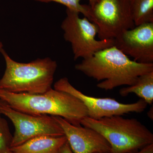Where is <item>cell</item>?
I'll use <instances>...</instances> for the list:
<instances>
[{
	"mask_svg": "<svg viewBox=\"0 0 153 153\" xmlns=\"http://www.w3.org/2000/svg\"><path fill=\"white\" fill-rule=\"evenodd\" d=\"M75 68L97 80V86L105 91L134 84L139 76L153 71V63L144 64L131 60L114 46L83 59Z\"/></svg>",
	"mask_w": 153,
	"mask_h": 153,
	"instance_id": "1",
	"label": "cell"
},
{
	"mask_svg": "<svg viewBox=\"0 0 153 153\" xmlns=\"http://www.w3.org/2000/svg\"><path fill=\"white\" fill-rule=\"evenodd\" d=\"M0 99L20 112L59 116L74 125H79L82 120L88 116L87 108L81 100L70 94L52 88L45 93L34 94L0 89Z\"/></svg>",
	"mask_w": 153,
	"mask_h": 153,
	"instance_id": "2",
	"label": "cell"
},
{
	"mask_svg": "<svg viewBox=\"0 0 153 153\" xmlns=\"http://www.w3.org/2000/svg\"><path fill=\"white\" fill-rule=\"evenodd\" d=\"M6 62L0 89L14 93L40 94L50 88L57 68L56 61L49 57L37 59L28 63L12 59L3 48L0 49Z\"/></svg>",
	"mask_w": 153,
	"mask_h": 153,
	"instance_id": "3",
	"label": "cell"
},
{
	"mask_svg": "<svg viewBox=\"0 0 153 153\" xmlns=\"http://www.w3.org/2000/svg\"><path fill=\"white\" fill-rule=\"evenodd\" d=\"M80 125L101 134L110 146L109 153H132L153 143L152 133L137 119L116 115L94 119L87 116Z\"/></svg>",
	"mask_w": 153,
	"mask_h": 153,
	"instance_id": "4",
	"label": "cell"
},
{
	"mask_svg": "<svg viewBox=\"0 0 153 153\" xmlns=\"http://www.w3.org/2000/svg\"><path fill=\"white\" fill-rule=\"evenodd\" d=\"M66 14L61 27L64 39L71 44L74 60L88 58L98 51L114 46L113 39H96L98 28L86 17L80 18L78 12L67 8Z\"/></svg>",
	"mask_w": 153,
	"mask_h": 153,
	"instance_id": "5",
	"label": "cell"
},
{
	"mask_svg": "<svg viewBox=\"0 0 153 153\" xmlns=\"http://www.w3.org/2000/svg\"><path fill=\"white\" fill-rule=\"evenodd\" d=\"M0 113L10 119L15 127L12 148L37 137L64 135L63 129L52 116L35 115L20 112L1 99Z\"/></svg>",
	"mask_w": 153,
	"mask_h": 153,
	"instance_id": "6",
	"label": "cell"
},
{
	"mask_svg": "<svg viewBox=\"0 0 153 153\" xmlns=\"http://www.w3.org/2000/svg\"><path fill=\"white\" fill-rule=\"evenodd\" d=\"M91 22L98 28L100 40H114L119 34L135 27L130 0H99L91 7Z\"/></svg>",
	"mask_w": 153,
	"mask_h": 153,
	"instance_id": "7",
	"label": "cell"
},
{
	"mask_svg": "<svg viewBox=\"0 0 153 153\" xmlns=\"http://www.w3.org/2000/svg\"><path fill=\"white\" fill-rule=\"evenodd\" d=\"M54 87L56 90L70 94L81 100L87 108L88 117L94 119L123 116L130 113H142L148 105L141 99L136 102L125 104L114 98H98L86 95L71 85L67 77L57 80Z\"/></svg>",
	"mask_w": 153,
	"mask_h": 153,
	"instance_id": "8",
	"label": "cell"
},
{
	"mask_svg": "<svg viewBox=\"0 0 153 153\" xmlns=\"http://www.w3.org/2000/svg\"><path fill=\"white\" fill-rule=\"evenodd\" d=\"M114 46L137 63H153V23L123 31L114 39Z\"/></svg>",
	"mask_w": 153,
	"mask_h": 153,
	"instance_id": "9",
	"label": "cell"
},
{
	"mask_svg": "<svg viewBox=\"0 0 153 153\" xmlns=\"http://www.w3.org/2000/svg\"><path fill=\"white\" fill-rule=\"evenodd\" d=\"M53 117L63 129L74 153H109V143L98 132L81 125H74L60 117Z\"/></svg>",
	"mask_w": 153,
	"mask_h": 153,
	"instance_id": "10",
	"label": "cell"
},
{
	"mask_svg": "<svg viewBox=\"0 0 153 153\" xmlns=\"http://www.w3.org/2000/svg\"><path fill=\"white\" fill-rule=\"evenodd\" d=\"M66 142L65 135L37 137L11 148V153H60L61 147Z\"/></svg>",
	"mask_w": 153,
	"mask_h": 153,
	"instance_id": "11",
	"label": "cell"
},
{
	"mask_svg": "<svg viewBox=\"0 0 153 153\" xmlns=\"http://www.w3.org/2000/svg\"><path fill=\"white\" fill-rule=\"evenodd\" d=\"M119 94L122 97L134 94L148 105H152L153 102V71L139 76L134 84L120 89Z\"/></svg>",
	"mask_w": 153,
	"mask_h": 153,
	"instance_id": "12",
	"label": "cell"
},
{
	"mask_svg": "<svg viewBox=\"0 0 153 153\" xmlns=\"http://www.w3.org/2000/svg\"><path fill=\"white\" fill-rule=\"evenodd\" d=\"M135 26L153 23V0H130Z\"/></svg>",
	"mask_w": 153,
	"mask_h": 153,
	"instance_id": "13",
	"label": "cell"
},
{
	"mask_svg": "<svg viewBox=\"0 0 153 153\" xmlns=\"http://www.w3.org/2000/svg\"><path fill=\"white\" fill-rule=\"evenodd\" d=\"M13 137L7 122L0 113V153H11Z\"/></svg>",
	"mask_w": 153,
	"mask_h": 153,
	"instance_id": "14",
	"label": "cell"
},
{
	"mask_svg": "<svg viewBox=\"0 0 153 153\" xmlns=\"http://www.w3.org/2000/svg\"><path fill=\"white\" fill-rule=\"evenodd\" d=\"M41 2L49 3L55 2L66 6L67 9L73 10L82 14L90 21L91 7L88 5L80 4L82 0H35Z\"/></svg>",
	"mask_w": 153,
	"mask_h": 153,
	"instance_id": "15",
	"label": "cell"
},
{
	"mask_svg": "<svg viewBox=\"0 0 153 153\" xmlns=\"http://www.w3.org/2000/svg\"><path fill=\"white\" fill-rule=\"evenodd\" d=\"M132 153H153V143L148 145L139 150Z\"/></svg>",
	"mask_w": 153,
	"mask_h": 153,
	"instance_id": "16",
	"label": "cell"
},
{
	"mask_svg": "<svg viewBox=\"0 0 153 153\" xmlns=\"http://www.w3.org/2000/svg\"><path fill=\"white\" fill-rule=\"evenodd\" d=\"M60 153H74L72 151L68 144V142H66L60 149Z\"/></svg>",
	"mask_w": 153,
	"mask_h": 153,
	"instance_id": "17",
	"label": "cell"
},
{
	"mask_svg": "<svg viewBox=\"0 0 153 153\" xmlns=\"http://www.w3.org/2000/svg\"><path fill=\"white\" fill-rule=\"evenodd\" d=\"M89 1V5L91 7H93L99 0H88Z\"/></svg>",
	"mask_w": 153,
	"mask_h": 153,
	"instance_id": "18",
	"label": "cell"
},
{
	"mask_svg": "<svg viewBox=\"0 0 153 153\" xmlns=\"http://www.w3.org/2000/svg\"><path fill=\"white\" fill-rule=\"evenodd\" d=\"M153 108H150V110L149 111V112H148V116L151 119H152V117H153V116L152 115V112H153Z\"/></svg>",
	"mask_w": 153,
	"mask_h": 153,
	"instance_id": "19",
	"label": "cell"
},
{
	"mask_svg": "<svg viewBox=\"0 0 153 153\" xmlns=\"http://www.w3.org/2000/svg\"><path fill=\"white\" fill-rule=\"evenodd\" d=\"M3 45L2 43L0 41V49H2V48H3Z\"/></svg>",
	"mask_w": 153,
	"mask_h": 153,
	"instance_id": "20",
	"label": "cell"
},
{
	"mask_svg": "<svg viewBox=\"0 0 153 153\" xmlns=\"http://www.w3.org/2000/svg\"></svg>",
	"mask_w": 153,
	"mask_h": 153,
	"instance_id": "21",
	"label": "cell"
}]
</instances>
